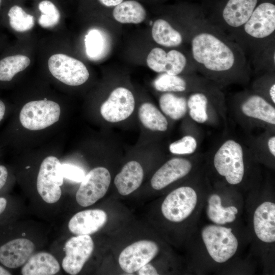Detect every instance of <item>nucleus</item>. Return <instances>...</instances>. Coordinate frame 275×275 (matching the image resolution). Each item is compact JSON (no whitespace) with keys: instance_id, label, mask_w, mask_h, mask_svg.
<instances>
[{"instance_id":"nucleus-5","label":"nucleus","mask_w":275,"mask_h":275,"mask_svg":"<svg viewBox=\"0 0 275 275\" xmlns=\"http://www.w3.org/2000/svg\"><path fill=\"white\" fill-rule=\"evenodd\" d=\"M61 164L56 156H48L40 166L36 187L39 196L46 203H56L61 197V187L64 181Z\"/></svg>"},{"instance_id":"nucleus-21","label":"nucleus","mask_w":275,"mask_h":275,"mask_svg":"<svg viewBox=\"0 0 275 275\" xmlns=\"http://www.w3.org/2000/svg\"><path fill=\"white\" fill-rule=\"evenodd\" d=\"M151 34L156 43L166 47L179 46L184 41L183 35L179 31L162 18L157 19L153 23Z\"/></svg>"},{"instance_id":"nucleus-18","label":"nucleus","mask_w":275,"mask_h":275,"mask_svg":"<svg viewBox=\"0 0 275 275\" xmlns=\"http://www.w3.org/2000/svg\"><path fill=\"white\" fill-rule=\"evenodd\" d=\"M143 177L144 171L140 163L136 161H130L126 163L116 176L114 183L120 195L127 196L140 186Z\"/></svg>"},{"instance_id":"nucleus-28","label":"nucleus","mask_w":275,"mask_h":275,"mask_svg":"<svg viewBox=\"0 0 275 275\" xmlns=\"http://www.w3.org/2000/svg\"><path fill=\"white\" fill-rule=\"evenodd\" d=\"M11 28L18 32H24L32 29L35 24L34 17L28 13L21 6L14 4L7 12Z\"/></svg>"},{"instance_id":"nucleus-39","label":"nucleus","mask_w":275,"mask_h":275,"mask_svg":"<svg viewBox=\"0 0 275 275\" xmlns=\"http://www.w3.org/2000/svg\"><path fill=\"white\" fill-rule=\"evenodd\" d=\"M102 5L107 7H115L124 0H98Z\"/></svg>"},{"instance_id":"nucleus-27","label":"nucleus","mask_w":275,"mask_h":275,"mask_svg":"<svg viewBox=\"0 0 275 275\" xmlns=\"http://www.w3.org/2000/svg\"><path fill=\"white\" fill-rule=\"evenodd\" d=\"M208 98L203 92H195L187 100L189 114L191 118L199 123H204L208 119L207 106Z\"/></svg>"},{"instance_id":"nucleus-6","label":"nucleus","mask_w":275,"mask_h":275,"mask_svg":"<svg viewBox=\"0 0 275 275\" xmlns=\"http://www.w3.org/2000/svg\"><path fill=\"white\" fill-rule=\"evenodd\" d=\"M61 108L58 103L46 99L32 101L21 108L19 119L21 125L30 130L46 128L60 119Z\"/></svg>"},{"instance_id":"nucleus-16","label":"nucleus","mask_w":275,"mask_h":275,"mask_svg":"<svg viewBox=\"0 0 275 275\" xmlns=\"http://www.w3.org/2000/svg\"><path fill=\"white\" fill-rule=\"evenodd\" d=\"M107 214L101 209L79 211L69 220L68 227L75 235H90L97 232L106 223Z\"/></svg>"},{"instance_id":"nucleus-15","label":"nucleus","mask_w":275,"mask_h":275,"mask_svg":"<svg viewBox=\"0 0 275 275\" xmlns=\"http://www.w3.org/2000/svg\"><path fill=\"white\" fill-rule=\"evenodd\" d=\"M192 168L191 162L182 158H174L167 161L153 175L151 180L153 188L160 190L185 176Z\"/></svg>"},{"instance_id":"nucleus-22","label":"nucleus","mask_w":275,"mask_h":275,"mask_svg":"<svg viewBox=\"0 0 275 275\" xmlns=\"http://www.w3.org/2000/svg\"><path fill=\"white\" fill-rule=\"evenodd\" d=\"M113 15L117 21L121 23L139 24L145 19L146 11L139 2L126 0L114 7Z\"/></svg>"},{"instance_id":"nucleus-42","label":"nucleus","mask_w":275,"mask_h":275,"mask_svg":"<svg viewBox=\"0 0 275 275\" xmlns=\"http://www.w3.org/2000/svg\"><path fill=\"white\" fill-rule=\"evenodd\" d=\"M236 219V215L226 212L224 219L226 224L228 223H232L234 222Z\"/></svg>"},{"instance_id":"nucleus-11","label":"nucleus","mask_w":275,"mask_h":275,"mask_svg":"<svg viewBox=\"0 0 275 275\" xmlns=\"http://www.w3.org/2000/svg\"><path fill=\"white\" fill-rule=\"evenodd\" d=\"M111 180L108 170L96 167L85 175L76 191L77 203L82 207H88L102 198L107 192Z\"/></svg>"},{"instance_id":"nucleus-8","label":"nucleus","mask_w":275,"mask_h":275,"mask_svg":"<svg viewBox=\"0 0 275 275\" xmlns=\"http://www.w3.org/2000/svg\"><path fill=\"white\" fill-rule=\"evenodd\" d=\"M196 191L190 186H182L171 191L163 200L161 210L168 220L181 222L187 218L197 205Z\"/></svg>"},{"instance_id":"nucleus-26","label":"nucleus","mask_w":275,"mask_h":275,"mask_svg":"<svg viewBox=\"0 0 275 275\" xmlns=\"http://www.w3.org/2000/svg\"><path fill=\"white\" fill-rule=\"evenodd\" d=\"M31 63L26 56L17 54L0 60V81H10L18 72L26 69Z\"/></svg>"},{"instance_id":"nucleus-14","label":"nucleus","mask_w":275,"mask_h":275,"mask_svg":"<svg viewBox=\"0 0 275 275\" xmlns=\"http://www.w3.org/2000/svg\"><path fill=\"white\" fill-rule=\"evenodd\" d=\"M157 244L150 240L136 241L125 248L119 257L121 269L127 273H133L149 263L158 252Z\"/></svg>"},{"instance_id":"nucleus-24","label":"nucleus","mask_w":275,"mask_h":275,"mask_svg":"<svg viewBox=\"0 0 275 275\" xmlns=\"http://www.w3.org/2000/svg\"><path fill=\"white\" fill-rule=\"evenodd\" d=\"M138 116L144 126L151 130L164 131L168 128L167 119L151 103L142 104L139 108Z\"/></svg>"},{"instance_id":"nucleus-32","label":"nucleus","mask_w":275,"mask_h":275,"mask_svg":"<svg viewBox=\"0 0 275 275\" xmlns=\"http://www.w3.org/2000/svg\"><path fill=\"white\" fill-rule=\"evenodd\" d=\"M147 64L149 68L157 73H164L168 62L167 52L162 48H153L147 58Z\"/></svg>"},{"instance_id":"nucleus-1","label":"nucleus","mask_w":275,"mask_h":275,"mask_svg":"<svg viewBox=\"0 0 275 275\" xmlns=\"http://www.w3.org/2000/svg\"><path fill=\"white\" fill-rule=\"evenodd\" d=\"M190 56L196 70L217 81L245 77L250 63L240 46L202 17L189 22Z\"/></svg>"},{"instance_id":"nucleus-19","label":"nucleus","mask_w":275,"mask_h":275,"mask_svg":"<svg viewBox=\"0 0 275 275\" xmlns=\"http://www.w3.org/2000/svg\"><path fill=\"white\" fill-rule=\"evenodd\" d=\"M60 270L58 260L52 254L41 252L34 253L21 269L23 275H54Z\"/></svg>"},{"instance_id":"nucleus-35","label":"nucleus","mask_w":275,"mask_h":275,"mask_svg":"<svg viewBox=\"0 0 275 275\" xmlns=\"http://www.w3.org/2000/svg\"><path fill=\"white\" fill-rule=\"evenodd\" d=\"M61 171L64 178L76 182H81L85 176L82 169L70 164H61Z\"/></svg>"},{"instance_id":"nucleus-46","label":"nucleus","mask_w":275,"mask_h":275,"mask_svg":"<svg viewBox=\"0 0 275 275\" xmlns=\"http://www.w3.org/2000/svg\"><path fill=\"white\" fill-rule=\"evenodd\" d=\"M2 2H3V0H0V9H1V6H2Z\"/></svg>"},{"instance_id":"nucleus-40","label":"nucleus","mask_w":275,"mask_h":275,"mask_svg":"<svg viewBox=\"0 0 275 275\" xmlns=\"http://www.w3.org/2000/svg\"><path fill=\"white\" fill-rule=\"evenodd\" d=\"M268 147L270 153L275 156V136H271L268 141Z\"/></svg>"},{"instance_id":"nucleus-45","label":"nucleus","mask_w":275,"mask_h":275,"mask_svg":"<svg viewBox=\"0 0 275 275\" xmlns=\"http://www.w3.org/2000/svg\"><path fill=\"white\" fill-rule=\"evenodd\" d=\"M225 210L227 212L235 215H236L238 213V210L237 208L233 206L225 207Z\"/></svg>"},{"instance_id":"nucleus-2","label":"nucleus","mask_w":275,"mask_h":275,"mask_svg":"<svg viewBox=\"0 0 275 275\" xmlns=\"http://www.w3.org/2000/svg\"><path fill=\"white\" fill-rule=\"evenodd\" d=\"M275 5L269 2L258 4L248 21L229 37L249 54L253 64L274 46Z\"/></svg>"},{"instance_id":"nucleus-29","label":"nucleus","mask_w":275,"mask_h":275,"mask_svg":"<svg viewBox=\"0 0 275 275\" xmlns=\"http://www.w3.org/2000/svg\"><path fill=\"white\" fill-rule=\"evenodd\" d=\"M154 88L162 92H182L186 90V80L179 75H174L161 73L153 82Z\"/></svg>"},{"instance_id":"nucleus-7","label":"nucleus","mask_w":275,"mask_h":275,"mask_svg":"<svg viewBox=\"0 0 275 275\" xmlns=\"http://www.w3.org/2000/svg\"><path fill=\"white\" fill-rule=\"evenodd\" d=\"M258 0H228L219 16L209 22L229 37L249 19Z\"/></svg>"},{"instance_id":"nucleus-43","label":"nucleus","mask_w":275,"mask_h":275,"mask_svg":"<svg viewBox=\"0 0 275 275\" xmlns=\"http://www.w3.org/2000/svg\"><path fill=\"white\" fill-rule=\"evenodd\" d=\"M269 95L272 102L275 103V84L273 83L269 88Z\"/></svg>"},{"instance_id":"nucleus-36","label":"nucleus","mask_w":275,"mask_h":275,"mask_svg":"<svg viewBox=\"0 0 275 275\" xmlns=\"http://www.w3.org/2000/svg\"><path fill=\"white\" fill-rule=\"evenodd\" d=\"M10 173L5 165L0 164V196L5 193L10 179Z\"/></svg>"},{"instance_id":"nucleus-10","label":"nucleus","mask_w":275,"mask_h":275,"mask_svg":"<svg viewBox=\"0 0 275 275\" xmlns=\"http://www.w3.org/2000/svg\"><path fill=\"white\" fill-rule=\"evenodd\" d=\"M51 74L62 82L71 86L84 84L89 78V71L81 61L67 55L58 53L48 61Z\"/></svg>"},{"instance_id":"nucleus-37","label":"nucleus","mask_w":275,"mask_h":275,"mask_svg":"<svg viewBox=\"0 0 275 275\" xmlns=\"http://www.w3.org/2000/svg\"><path fill=\"white\" fill-rule=\"evenodd\" d=\"M208 203L219 211L226 212L225 207L222 205L221 199L217 194H213L211 195L208 198Z\"/></svg>"},{"instance_id":"nucleus-12","label":"nucleus","mask_w":275,"mask_h":275,"mask_svg":"<svg viewBox=\"0 0 275 275\" xmlns=\"http://www.w3.org/2000/svg\"><path fill=\"white\" fill-rule=\"evenodd\" d=\"M94 242L89 235H76L65 243V255L62 267L68 274L75 275L82 269L94 250Z\"/></svg>"},{"instance_id":"nucleus-23","label":"nucleus","mask_w":275,"mask_h":275,"mask_svg":"<svg viewBox=\"0 0 275 275\" xmlns=\"http://www.w3.org/2000/svg\"><path fill=\"white\" fill-rule=\"evenodd\" d=\"M86 52L88 58L97 61L108 52V39L104 32L98 29L90 30L85 38Z\"/></svg>"},{"instance_id":"nucleus-13","label":"nucleus","mask_w":275,"mask_h":275,"mask_svg":"<svg viewBox=\"0 0 275 275\" xmlns=\"http://www.w3.org/2000/svg\"><path fill=\"white\" fill-rule=\"evenodd\" d=\"M135 100L130 91L124 87L114 89L102 104L100 112L106 121L116 123L128 118L134 111Z\"/></svg>"},{"instance_id":"nucleus-30","label":"nucleus","mask_w":275,"mask_h":275,"mask_svg":"<svg viewBox=\"0 0 275 275\" xmlns=\"http://www.w3.org/2000/svg\"><path fill=\"white\" fill-rule=\"evenodd\" d=\"M40 12L38 18L39 24L43 28H51L60 21V12L56 5L50 0H41L38 4Z\"/></svg>"},{"instance_id":"nucleus-20","label":"nucleus","mask_w":275,"mask_h":275,"mask_svg":"<svg viewBox=\"0 0 275 275\" xmlns=\"http://www.w3.org/2000/svg\"><path fill=\"white\" fill-rule=\"evenodd\" d=\"M241 108L246 116L275 124L274 107L259 95L248 96L242 102Z\"/></svg>"},{"instance_id":"nucleus-9","label":"nucleus","mask_w":275,"mask_h":275,"mask_svg":"<svg viewBox=\"0 0 275 275\" xmlns=\"http://www.w3.org/2000/svg\"><path fill=\"white\" fill-rule=\"evenodd\" d=\"M35 245L26 238H9L0 228V263L9 269L22 267L34 253Z\"/></svg>"},{"instance_id":"nucleus-33","label":"nucleus","mask_w":275,"mask_h":275,"mask_svg":"<svg viewBox=\"0 0 275 275\" xmlns=\"http://www.w3.org/2000/svg\"><path fill=\"white\" fill-rule=\"evenodd\" d=\"M197 147L196 140L192 136L186 135L171 143L169 146V150L174 154H190L196 151Z\"/></svg>"},{"instance_id":"nucleus-25","label":"nucleus","mask_w":275,"mask_h":275,"mask_svg":"<svg viewBox=\"0 0 275 275\" xmlns=\"http://www.w3.org/2000/svg\"><path fill=\"white\" fill-rule=\"evenodd\" d=\"M159 104L162 112L174 120L183 118L187 112L186 99L171 92H166L160 96Z\"/></svg>"},{"instance_id":"nucleus-34","label":"nucleus","mask_w":275,"mask_h":275,"mask_svg":"<svg viewBox=\"0 0 275 275\" xmlns=\"http://www.w3.org/2000/svg\"><path fill=\"white\" fill-rule=\"evenodd\" d=\"M15 214L14 203L9 196H0V226L7 225L12 221Z\"/></svg>"},{"instance_id":"nucleus-44","label":"nucleus","mask_w":275,"mask_h":275,"mask_svg":"<svg viewBox=\"0 0 275 275\" xmlns=\"http://www.w3.org/2000/svg\"><path fill=\"white\" fill-rule=\"evenodd\" d=\"M12 274L9 269L0 263V275H11Z\"/></svg>"},{"instance_id":"nucleus-3","label":"nucleus","mask_w":275,"mask_h":275,"mask_svg":"<svg viewBox=\"0 0 275 275\" xmlns=\"http://www.w3.org/2000/svg\"><path fill=\"white\" fill-rule=\"evenodd\" d=\"M230 228L208 225L202 230L201 236L207 251L216 262L224 263L236 253L238 242Z\"/></svg>"},{"instance_id":"nucleus-38","label":"nucleus","mask_w":275,"mask_h":275,"mask_svg":"<svg viewBox=\"0 0 275 275\" xmlns=\"http://www.w3.org/2000/svg\"><path fill=\"white\" fill-rule=\"evenodd\" d=\"M138 274L140 275H157L158 273L154 266L147 263L138 270Z\"/></svg>"},{"instance_id":"nucleus-41","label":"nucleus","mask_w":275,"mask_h":275,"mask_svg":"<svg viewBox=\"0 0 275 275\" xmlns=\"http://www.w3.org/2000/svg\"><path fill=\"white\" fill-rule=\"evenodd\" d=\"M7 112V107L6 103L0 99V123L4 119Z\"/></svg>"},{"instance_id":"nucleus-4","label":"nucleus","mask_w":275,"mask_h":275,"mask_svg":"<svg viewBox=\"0 0 275 275\" xmlns=\"http://www.w3.org/2000/svg\"><path fill=\"white\" fill-rule=\"evenodd\" d=\"M213 164L217 173L232 185L240 183L244 174L241 146L233 140L224 143L215 153Z\"/></svg>"},{"instance_id":"nucleus-17","label":"nucleus","mask_w":275,"mask_h":275,"mask_svg":"<svg viewBox=\"0 0 275 275\" xmlns=\"http://www.w3.org/2000/svg\"><path fill=\"white\" fill-rule=\"evenodd\" d=\"M253 227L258 238L265 243L275 241V204L265 201L260 204L253 215Z\"/></svg>"},{"instance_id":"nucleus-31","label":"nucleus","mask_w":275,"mask_h":275,"mask_svg":"<svg viewBox=\"0 0 275 275\" xmlns=\"http://www.w3.org/2000/svg\"><path fill=\"white\" fill-rule=\"evenodd\" d=\"M168 62L165 72L171 75H177L181 73L188 64V59L181 51L171 49L167 52Z\"/></svg>"}]
</instances>
